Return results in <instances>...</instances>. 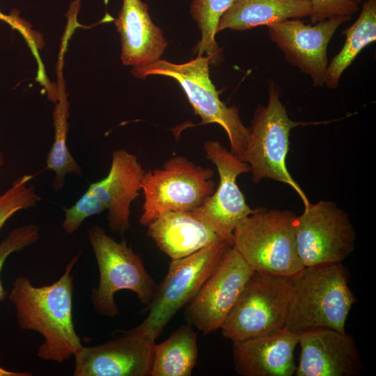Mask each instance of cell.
<instances>
[{
	"label": "cell",
	"mask_w": 376,
	"mask_h": 376,
	"mask_svg": "<svg viewBox=\"0 0 376 376\" xmlns=\"http://www.w3.org/2000/svg\"><path fill=\"white\" fill-rule=\"evenodd\" d=\"M81 253L74 256L63 275L50 285L36 287L22 276L12 284L8 299L15 307L17 324L22 330L43 336L37 352L43 360L62 363L83 346L72 320V269Z\"/></svg>",
	"instance_id": "6da1fadb"
},
{
	"label": "cell",
	"mask_w": 376,
	"mask_h": 376,
	"mask_svg": "<svg viewBox=\"0 0 376 376\" xmlns=\"http://www.w3.org/2000/svg\"><path fill=\"white\" fill-rule=\"evenodd\" d=\"M356 301L342 263L304 267L291 277L285 328L297 334L318 328L345 332Z\"/></svg>",
	"instance_id": "7a4b0ae2"
},
{
	"label": "cell",
	"mask_w": 376,
	"mask_h": 376,
	"mask_svg": "<svg viewBox=\"0 0 376 376\" xmlns=\"http://www.w3.org/2000/svg\"><path fill=\"white\" fill-rule=\"evenodd\" d=\"M296 216L288 210L257 208L235 228L232 246L254 272L292 277L304 268L296 246Z\"/></svg>",
	"instance_id": "3957f363"
},
{
	"label": "cell",
	"mask_w": 376,
	"mask_h": 376,
	"mask_svg": "<svg viewBox=\"0 0 376 376\" xmlns=\"http://www.w3.org/2000/svg\"><path fill=\"white\" fill-rule=\"evenodd\" d=\"M210 63L205 56H197L191 61L176 64L159 59L149 64L132 68L138 78L148 75H162L174 79L183 89L201 124L217 123L226 131L230 142V151L244 161L250 136V129L242 123L239 109L227 107L210 78Z\"/></svg>",
	"instance_id": "277c9868"
},
{
	"label": "cell",
	"mask_w": 376,
	"mask_h": 376,
	"mask_svg": "<svg viewBox=\"0 0 376 376\" xmlns=\"http://www.w3.org/2000/svg\"><path fill=\"white\" fill-rule=\"evenodd\" d=\"M280 94L277 84L269 81L267 104H259L254 112L244 162L249 165L254 183L269 178L286 184L297 192L306 207L311 203L286 166L290 131L305 123L288 117Z\"/></svg>",
	"instance_id": "5b68a950"
},
{
	"label": "cell",
	"mask_w": 376,
	"mask_h": 376,
	"mask_svg": "<svg viewBox=\"0 0 376 376\" xmlns=\"http://www.w3.org/2000/svg\"><path fill=\"white\" fill-rule=\"evenodd\" d=\"M100 272L97 288L92 289L93 306L98 314L113 318L120 314L115 294L122 290L134 292L146 308L157 289L153 279L146 269L139 255L135 253L125 240L116 241L98 226L88 231Z\"/></svg>",
	"instance_id": "8992f818"
},
{
	"label": "cell",
	"mask_w": 376,
	"mask_h": 376,
	"mask_svg": "<svg viewBox=\"0 0 376 376\" xmlns=\"http://www.w3.org/2000/svg\"><path fill=\"white\" fill-rule=\"evenodd\" d=\"M212 169L196 165L185 157L167 160L162 169L145 171L144 194L139 222L147 226L165 212H191L214 191Z\"/></svg>",
	"instance_id": "52a82bcc"
},
{
	"label": "cell",
	"mask_w": 376,
	"mask_h": 376,
	"mask_svg": "<svg viewBox=\"0 0 376 376\" xmlns=\"http://www.w3.org/2000/svg\"><path fill=\"white\" fill-rule=\"evenodd\" d=\"M291 277L254 272L220 329L232 342L276 334L286 327Z\"/></svg>",
	"instance_id": "ba28073f"
},
{
	"label": "cell",
	"mask_w": 376,
	"mask_h": 376,
	"mask_svg": "<svg viewBox=\"0 0 376 376\" xmlns=\"http://www.w3.org/2000/svg\"><path fill=\"white\" fill-rule=\"evenodd\" d=\"M230 246L221 241L171 260L165 278L143 309L147 316L136 328L156 340L176 313L194 297Z\"/></svg>",
	"instance_id": "9c48e42d"
},
{
	"label": "cell",
	"mask_w": 376,
	"mask_h": 376,
	"mask_svg": "<svg viewBox=\"0 0 376 376\" xmlns=\"http://www.w3.org/2000/svg\"><path fill=\"white\" fill-rule=\"evenodd\" d=\"M295 234L304 267L341 263L355 248L357 235L349 216L331 201L304 207L296 216Z\"/></svg>",
	"instance_id": "30bf717a"
},
{
	"label": "cell",
	"mask_w": 376,
	"mask_h": 376,
	"mask_svg": "<svg viewBox=\"0 0 376 376\" xmlns=\"http://www.w3.org/2000/svg\"><path fill=\"white\" fill-rule=\"evenodd\" d=\"M203 147L206 157L217 169L219 182L216 191L191 212L232 246L235 228L257 210L248 205L236 181L238 175L250 171L249 165L219 141H206Z\"/></svg>",
	"instance_id": "8fae6325"
},
{
	"label": "cell",
	"mask_w": 376,
	"mask_h": 376,
	"mask_svg": "<svg viewBox=\"0 0 376 376\" xmlns=\"http://www.w3.org/2000/svg\"><path fill=\"white\" fill-rule=\"evenodd\" d=\"M253 273L236 249L230 246L187 304L185 318L187 324L204 335L220 329Z\"/></svg>",
	"instance_id": "7c38bea8"
},
{
	"label": "cell",
	"mask_w": 376,
	"mask_h": 376,
	"mask_svg": "<svg viewBox=\"0 0 376 376\" xmlns=\"http://www.w3.org/2000/svg\"><path fill=\"white\" fill-rule=\"evenodd\" d=\"M155 340L136 327L74 355L75 376H150Z\"/></svg>",
	"instance_id": "4fadbf2b"
},
{
	"label": "cell",
	"mask_w": 376,
	"mask_h": 376,
	"mask_svg": "<svg viewBox=\"0 0 376 376\" xmlns=\"http://www.w3.org/2000/svg\"><path fill=\"white\" fill-rule=\"evenodd\" d=\"M352 17L336 16L307 24L290 19L267 26L271 40L284 53L285 59L308 75L314 86H322L328 67L327 46L338 28Z\"/></svg>",
	"instance_id": "5bb4252c"
},
{
	"label": "cell",
	"mask_w": 376,
	"mask_h": 376,
	"mask_svg": "<svg viewBox=\"0 0 376 376\" xmlns=\"http://www.w3.org/2000/svg\"><path fill=\"white\" fill-rule=\"evenodd\" d=\"M296 376H358L363 370L352 336L329 328L299 334Z\"/></svg>",
	"instance_id": "9a60e30c"
},
{
	"label": "cell",
	"mask_w": 376,
	"mask_h": 376,
	"mask_svg": "<svg viewBox=\"0 0 376 376\" xmlns=\"http://www.w3.org/2000/svg\"><path fill=\"white\" fill-rule=\"evenodd\" d=\"M145 173L137 157L126 150H115L108 175L90 185V192L108 211L111 230L120 234L130 228V205L139 195Z\"/></svg>",
	"instance_id": "2e32d148"
},
{
	"label": "cell",
	"mask_w": 376,
	"mask_h": 376,
	"mask_svg": "<svg viewBox=\"0 0 376 376\" xmlns=\"http://www.w3.org/2000/svg\"><path fill=\"white\" fill-rule=\"evenodd\" d=\"M299 334L283 329L268 336L233 342L235 370L242 376H292Z\"/></svg>",
	"instance_id": "e0dca14e"
},
{
	"label": "cell",
	"mask_w": 376,
	"mask_h": 376,
	"mask_svg": "<svg viewBox=\"0 0 376 376\" xmlns=\"http://www.w3.org/2000/svg\"><path fill=\"white\" fill-rule=\"evenodd\" d=\"M125 65L140 67L160 59L167 47L162 29L151 20L148 6L142 0H123L115 19Z\"/></svg>",
	"instance_id": "ac0fdd59"
},
{
	"label": "cell",
	"mask_w": 376,
	"mask_h": 376,
	"mask_svg": "<svg viewBox=\"0 0 376 376\" xmlns=\"http://www.w3.org/2000/svg\"><path fill=\"white\" fill-rule=\"evenodd\" d=\"M147 226L148 237L171 260L226 241L191 212H167Z\"/></svg>",
	"instance_id": "d6986e66"
},
{
	"label": "cell",
	"mask_w": 376,
	"mask_h": 376,
	"mask_svg": "<svg viewBox=\"0 0 376 376\" xmlns=\"http://www.w3.org/2000/svg\"><path fill=\"white\" fill-rule=\"evenodd\" d=\"M311 9L308 0H236L221 17L217 32L226 29L246 31L309 17Z\"/></svg>",
	"instance_id": "ffe728a7"
},
{
	"label": "cell",
	"mask_w": 376,
	"mask_h": 376,
	"mask_svg": "<svg viewBox=\"0 0 376 376\" xmlns=\"http://www.w3.org/2000/svg\"><path fill=\"white\" fill-rule=\"evenodd\" d=\"M63 52L60 51L58 62L56 65L57 75L56 102L52 112L54 139L46 159L47 169L55 173L56 175L52 186L57 191L64 187L67 174L73 173L81 176L83 173L81 168L73 158L67 146L70 103L68 100L65 82L63 74Z\"/></svg>",
	"instance_id": "44dd1931"
},
{
	"label": "cell",
	"mask_w": 376,
	"mask_h": 376,
	"mask_svg": "<svg viewBox=\"0 0 376 376\" xmlns=\"http://www.w3.org/2000/svg\"><path fill=\"white\" fill-rule=\"evenodd\" d=\"M197 333L189 324L155 344L150 376H190L198 357Z\"/></svg>",
	"instance_id": "7402d4cb"
},
{
	"label": "cell",
	"mask_w": 376,
	"mask_h": 376,
	"mask_svg": "<svg viewBox=\"0 0 376 376\" xmlns=\"http://www.w3.org/2000/svg\"><path fill=\"white\" fill-rule=\"evenodd\" d=\"M342 33L346 36L345 44L325 74L324 84L329 89L338 86L343 72L364 47L376 40V0L363 1L358 19Z\"/></svg>",
	"instance_id": "603a6c76"
},
{
	"label": "cell",
	"mask_w": 376,
	"mask_h": 376,
	"mask_svg": "<svg viewBox=\"0 0 376 376\" xmlns=\"http://www.w3.org/2000/svg\"><path fill=\"white\" fill-rule=\"evenodd\" d=\"M236 0H192L190 13L201 32L194 51L207 58L210 65L222 60V50L215 40L219 21Z\"/></svg>",
	"instance_id": "cb8c5ba5"
},
{
	"label": "cell",
	"mask_w": 376,
	"mask_h": 376,
	"mask_svg": "<svg viewBox=\"0 0 376 376\" xmlns=\"http://www.w3.org/2000/svg\"><path fill=\"white\" fill-rule=\"evenodd\" d=\"M33 175L25 174L17 178L12 186L0 196V230L16 212L33 207L41 201L34 186L29 185Z\"/></svg>",
	"instance_id": "d4e9b609"
},
{
	"label": "cell",
	"mask_w": 376,
	"mask_h": 376,
	"mask_svg": "<svg viewBox=\"0 0 376 376\" xmlns=\"http://www.w3.org/2000/svg\"><path fill=\"white\" fill-rule=\"evenodd\" d=\"M39 238V228L28 224L13 229L0 242V301L6 299L7 294L1 281V272L8 256L35 244Z\"/></svg>",
	"instance_id": "484cf974"
},
{
	"label": "cell",
	"mask_w": 376,
	"mask_h": 376,
	"mask_svg": "<svg viewBox=\"0 0 376 376\" xmlns=\"http://www.w3.org/2000/svg\"><path fill=\"white\" fill-rule=\"evenodd\" d=\"M104 207L86 191L70 207H63L65 218L62 227L68 234L76 232L83 221L93 215L105 211Z\"/></svg>",
	"instance_id": "4316f807"
},
{
	"label": "cell",
	"mask_w": 376,
	"mask_h": 376,
	"mask_svg": "<svg viewBox=\"0 0 376 376\" xmlns=\"http://www.w3.org/2000/svg\"><path fill=\"white\" fill-rule=\"evenodd\" d=\"M311 4L309 18L315 24L336 16L352 17L359 10L355 0H308Z\"/></svg>",
	"instance_id": "83f0119b"
},
{
	"label": "cell",
	"mask_w": 376,
	"mask_h": 376,
	"mask_svg": "<svg viewBox=\"0 0 376 376\" xmlns=\"http://www.w3.org/2000/svg\"><path fill=\"white\" fill-rule=\"evenodd\" d=\"M30 372H13L4 369L0 366V376H31Z\"/></svg>",
	"instance_id": "f1b7e54d"
},
{
	"label": "cell",
	"mask_w": 376,
	"mask_h": 376,
	"mask_svg": "<svg viewBox=\"0 0 376 376\" xmlns=\"http://www.w3.org/2000/svg\"><path fill=\"white\" fill-rule=\"evenodd\" d=\"M8 18V15H6L3 14V13L0 11V21H3V22H7Z\"/></svg>",
	"instance_id": "f546056e"
},
{
	"label": "cell",
	"mask_w": 376,
	"mask_h": 376,
	"mask_svg": "<svg viewBox=\"0 0 376 376\" xmlns=\"http://www.w3.org/2000/svg\"><path fill=\"white\" fill-rule=\"evenodd\" d=\"M3 164V156L1 152H0V168L2 166Z\"/></svg>",
	"instance_id": "4dcf8cb0"
},
{
	"label": "cell",
	"mask_w": 376,
	"mask_h": 376,
	"mask_svg": "<svg viewBox=\"0 0 376 376\" xmlns=\"http://www.w3.org/2000/svg\"><path fill=\"white\" fill-rule=\"evenodd\" d=\"M358 3H360L361 1H363L365 0H355Z\"/></svg>",
	"instance_id": "1f68e13d"
}]
</instances>
